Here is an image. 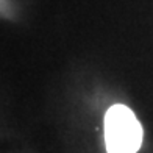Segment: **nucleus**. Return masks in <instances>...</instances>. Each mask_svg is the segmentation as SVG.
I'll return each mask as SVG.
<instances>
[{"label":"nucleus","mask_w":153,"mask_h":153,"mask_svg":"<svg viewBox=\"0 0 153 153\" xmlns=\"http://www.w3.org/2000/svg\"><path fill=\"white\" fill-rule=\"evenodd\" d=\"M105 142L108 153H136L142 144V127L125 105H113L105 116Z\"/></svg>","instance_id":"1"}]
</instances>
